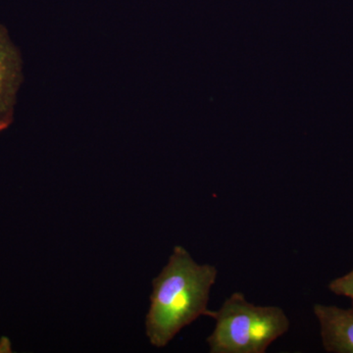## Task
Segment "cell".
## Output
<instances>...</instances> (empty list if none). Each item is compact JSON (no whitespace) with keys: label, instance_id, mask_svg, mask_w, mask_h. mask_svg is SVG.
<instances>
[{"label":"cell","instance_id":"cell-1","mask_svg":"<svg viewBox=\"0 0 353 353\" xmlns=\"http://www.w3.org/2000/svg\"><path fill=\"white\" fill-rule=\"evenodd\" d=\"M217 275L214 265L197 263L185 248H174L168 263L153 279L145 320L153 347H166L181 330L205 316Z\"/></svg>","mask_w":353,"mask_h":353},{"label":"cell","instance_id":"cell-2","mask_svg":"<svg viewBox=\"0 0 353 353\" xmlns=\"http://www.w3.org/2000/svg\"><path fill=\"white\" fill-rule=\"evenodd\" d=\"M205 316L215 320L208 338L211 353H264L290 330L289 317L278 306H260L234 292L218 310Z\"/></svg>","mask_w":353,"mask_h":353},{"label":"cell","instance_id":"cell-3","mask_svg":"<svg viewBox=\"0 0 353 353\" xmlns=\"http://www.w3.org/2000/svg\"><path fill=\"white\" fill-rule=\"evenodd\" d=\"M23 80L22 59L6 28L0 25V132L13 122L16 99Z\"/></svg>","mask_w":353,"mask_h":353},{"label":"cell","instance_id":"cell-4","mask_svg":"<svg viewBox=\"0 0 353 353\" xmlns=\"http://www.w3.org/2000/svg\"><path fill=\"white\" fill-rule=\"evenodd\" d=\"M322 345L327 352L353 353V308L315 304Z\"/></svg>","mask_w":353,"mask_h":353},{"label":"cell","instance_id":"cell-5","mask_svg":"<svg viewBox=\"0 0 353 353\" xmlns=\"http://www.w3.org/2000/svg\"><path fill=\"white\" fill-rule=\"evenodd\" d=\"M329 290L336 296L350 297L353 301V269L343 277L332 281Z\"/></svg>","mask_w":353,"mask_h":353}]
</instances>
